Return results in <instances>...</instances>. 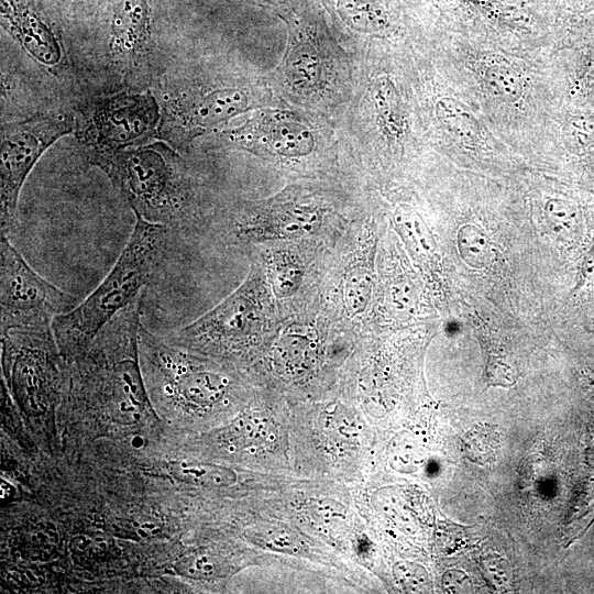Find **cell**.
<instances>
[{
	"label": "cell",
	"mask_w": 594,
	"mask_h": 594,
	"mask_svg": "<svg viewBox=\"0 0 594 594\" xmlns=\"http://www.w3.org/2000/svg\"><path fill=\"white\" fill-rule=\"evenodd\" d=\"M1 334L12 329L51 326L78 300L38 275L1 233Z\"/></svg>",
	"instance_id": "obj_5"
},
{
	"label": "cell",
	"mask_w": 594,
	"mask_h": 594,
	"mask_svg": "<svg viewBox=\"0 0 594 594\" xmlns=\"http://www.w3.org/2000/svg\"><path fill=\"white\" fill-rule=\"evenodd\" d=\"M62 8L73 13L103 10L109 0H54Z\"/></svg>",
	"instance_id": "obj_26"
},
{
	"label": "cell",
	"mask_w": 594,
	"mask_h": 594,
	"mask_svg": "<svg viewBox=\"0 0 594 594\" xmlns=\"http://www.w3.org/2000/svg\"><path fill=\"white\" fill-rule=\"evenodd\" d=\"M160 108L150 94H119L95 103L79 140L91 164L102 169L120 152L143 145L155 134Z\"/></svg>",
	"instance_id": "obj_6"
},
{
	"label": "cell",
	"mask_w": 594,
	"mask_h": 594,
	"mask_svg": "<svg viewBox=\"0 0 594 594\" xmlns=\"http://www.w3.org/2000/svg\"><path fill=\"white\" fill-rule=\"evenodd\" d=\"M287 70L296 87H314L321 74V64L316 48L309 43L295 46L287 58Z\"/></svg>",
	"instance_id": "obj_15"
},
{
	"label": "cell",
	"mask_w": 594,
	"mask_h": 594,
	"mask_svg": "<svg viewBox=\"0 0 594 594\" xmlns=\"http://www.w3.org/2000/svg\"><path fill=\"white\" fill-rule=\"evenodd\" d=\"M372 292V278L367 271L355 270L348 278L345 299L354 312L362 311L369 302Z\"/></svg>",
	"instance_id": "obj_19"
},
{
	"label": "cell",
	"mask_w": 594,
	"mask_h": 594,
	"mask_svg": "<svg viewBox=\"0 0 594 594\" xmlns=\"http://www.w3.org/2000/svg\"><path fill=\"white\" fill-rule=\"evenodd\" d=\"M72 130V120L56 113L2 125L1 233L8 235L16 228L19 195L37 160L55 141Z\"/></svg>",
	"instance_id": "obj_7"
},
{
	"label": "cell",
	"mask_w": 594,
	"mask_h": 594,
	"mask_svg": "<svg viewBox=\"0 0 594 594\" xmlns=\"http://www.w3.org/2000/svg\"><path fill=\"white\" fill-rule=\"evenodd\" d=\"M498 447V433L487 426L470 430L463 440L466 457L480 464L490 461Z\"/></svg>",
	"instance_id": "obj_18"
},
{
	"label": "cell",
	"mask_w": 594,
	"mask_h": 594,
	"mask_svg": "<svg viewBox=\"0 0 594 594\" xmlns=\"http://www.w3.org/2000/svg\"><path fill=\"white\" fill-rule=\"evenodd\" d=\"M300 278L301 272L297 265L292 263L277 264L273 275V284L277 295L293 294L297 289Z\"/></svg>",
	"instance_id": "obj_23"
},
{
	"label": "cell",
	"mask_w": 594,
	"mask_h": 594,
	"mask_svg": "<svg viewBox=\"0 0 594 594\" xmlns=\"http://www.w3.org/2000/svg\"><path fill=\"white\" fill-rule=\"evenodd\" d=\"M444 55L504 144L546 148L558 119L550 56L509 52L457 32L451 33Z\"/></svg>",
	"instance_id": "obj_1"
},
{
	"label": "cell",
	"mask_w": 594,
	"mask_h": 594,
	"mask_svg": "<svg viewBox=\"0 0 594 594\" xmlns=\"http://www.w3.org/2000/svg\"><path fill=\"white\" fill-rule=\"evenodd\" d=\"M135 217L131 237L110 273L82 302L54 318L52 329L63 349H85L107 322L144 293L161 268L169 228Z\"/></svg>",
	"instance_id": "obj_2"
},
{
	"label": "cell",
	"mask_w": 594,
	"mask_h": 594,
	"mask_svg": "<svg viewBox=\"0 0 594 594\" xmlns=\"http://www.w3.org/2000/svg\"><path fill=\"white\" fill-rule=\"evenodd\" d=\"M169 470L177 480L205 487H226L237 480L232 470L211 463L180 461L173 463Z\"/></svg>",
	"instance_id": "obj_14"
},
{
	"label": "cell",
	"mask_w": 594,
	"mask_h": 594,
	"mask_svg": "<svg viewBox=\"0 0 594 594\" xmlns=\"http://www.w3.org/2000/svg\"><path fill=\"white\" fill-rule=\"evenodd\" d=\"M442 585L446 592L461 593L471 588L468 576L461 571H448L443 575Z\"/></svg>",
	"instance_id": "obj_27"
},
{
	"label": "cell",
	"mask_w": 594,
	"mask_h": 594,
	"mask_svg": "<svg viewBox=\"0 0 594 594\" xmlns=\"http://www.w3.org/2000/svg\"><path fill=\"white\" fill-rule=\"evenodd\" d=\"M542 210L547 223L553 231L559 232L571 226L573 210L568 201L551 197L544 201Z\"/></svg>",
	"instance_id": "obj_20"
},
{
	"label": "cell",
	"mask_w": 594,
	"mask_h": 594,
	"mask_svg": "<svg viewBox=\"0 0 594 594\" xmlns=\"http://www.w3.org/2000/svg\"><path fill=\"white\" fill-rule=\"evenodd\" d=\"M446 78L431 98L438 139L454 154L491 155L506 148L491 130L477 103L444 63Z\"/></svg>",
	"instance_id": "obj_8"
},
{
	"label": "cell",
	"mask_w": 594,
	"mask_h": 594,
	"mask_svg": "<svg viewBox=\"0 0 594 594\" xmlns=\"http://www.w3.org/2000/svg\"><path fill=\"white\" fill-rule=\"evenodd\" d=\"M372 105L378 130L388 142H399L408 136L410 125L407 109L395 80L380 76L373 84Z\"/></svg>",
	"instance_id": "obj_11"
},
{
	"label": "cell",
	"mask_w": 594,
	"mask_h": 594,
	"mask_svg": "<svg viewBox=\"0 0 594 594\" xmlns=\"http://www.w3.org/2000/svg\"><path fill=\"white\" fill-rule=\"evenodd\" d=\"M282 356L286 364L296 366L302 363L307 358L308 345L306 340L304 341L298 337L286 338L282 344Z\"/></svg>",
	"instance_id": "obj_25"
},
{
	"label": "cell",
	"mask_w": 594,
	"mask_h": 594,
	"mask_svg": "<svg viewBox=\"0 0 594 594\" xmlns=\"http://www.w3.org/2000/svg\"><path fill=\"white\" fill-rule=\"evenodd\" d=\"M1 25L40 63L56 66L62 50L44 0H1Z\"/></svg>",
	"instance_id": "obj_10"
},
{
	"label": "cell",
	"mask_w": 594,
	"mask_h": 594,
	"mask_svg": "<svg viewBox=\"0 0 594 594\" xmlns=\"http://www.w3.org/2000/svg\"><path fill=\"white\" fill-rule=\"evenodd\" d=\"M135 216L164 226L178 221L186 194L173 151L162 143L118 153L103 169Z\"/></svg>",
	"instance_id": "obj_3"
},
{
	"label": "cell",
	"mask_w": 594,
	"mask_h": 594,
	"mask_svg": "<svg viewBox=\"0 0 594 594\" xmlns=\"http://www.w3.org/2000/svg\"><path fill=\"white\" fill-rule=\"evenodd\" d=\"M249 105L246 92L239 88L211 90L191 106L169 101L162 116L160 133L170 144L179 145L187 129L216 127L242 113Z\"/></svg>",
	"instance_id": "obj_9"
},
{
	"label": "cell",
	"mask_w": 594,
	"mask_h": 594,
	"mask_svg": "<svg viewBox=\"0 0 594 594\" xmlns=\"http://www.w3.org/2000/svg\"><path fill=\"white\" fill-rule=\"evenodd\" d=\"M270 148L282 156L298 157L314 150L315 139L309 129L295 121L275 123L268 134Z\"/></svg>",
	"instance_id": "obj_12"
},
{
	"label": "cell",
	"mask_w": 594,
	"mask_h": 594,
	"mask_svg": "<svg viewBox=\"0 0 594 594\" xmlns=\"http://www.w3.org/2000/svg\"><path fill=\"white\" fill-rule=\"evenodd\" d=\"M453 32L509 52L549 56L546 0H453Z\"/></svg>",
	"instance_id": "obj_4"
},
{
	"label": "cell",
	"mask_w": 594,
	"mask_h": 594,
	"mask_svg": "<svg viewBox=\"0 0 594 594\" xmlns=\"http://www.w3.org/2000/svg\"><path fill=\"white\" fill-rule=\"evenodd\" d=\"M339 12L353 29L371 34H384L389 16L383 6L373 0H340Z\"/></svg>",
	"instance_id": "obj_13"
},
{
	"label": "cell",
	"mask_w": 594,
	"mask_h": 594,
	"mask_svg": "<svg viewBox=\"0 0 594 594\" xmlns=\"http://www.w3.org/2000/svg\"><path fill=\"white\" fill-rule=\"evenodd\" d=\"M394 575L403 587L410 592H425L429 588V579L426 571L414 563H397L394 566Z\"/></svg>",
	"instance_id": "obj_21"
},
{
	"label": "cell",
	"mask_w": 594,
	"mask_h": 594,
	"mask_svg": "<svg viewBox=\"0 0 594 594\" xmlns=\"http://www.w3.org/2000/svg\"><path fill=\"white\" fill-rule=\"evenodd\" d=\"M460 256L473 268H483L493 260V251L485 232L473 223L462 226L457 235Z\"/></svg>",
	"instance_id": "obj_16"
},
{
	"label": "cell",
	"mask_w": 594,
	"mask_h": 594,
	"mask_svg": "<svg viewBox=\"0 0 594 594\" xmlns=\"http://www.w3.org/2000/svg\"><path fill=\"white\" fill-rule=\"evenodd\" d=\"M183 564L184 573L191 578L209 579L219 571L217 562L207 556L189 558Z\"/></svg>",
	"instance_id": "obj_24"
},
{
	"label": "cell",
	"mask_w": 594,
	"mask_h": 594,
	"mask_svg": "<svg viewBox=\"0 0 594 594\" xmlns=\"http://www.w3.org/2000/svg\"><path fill=\"white\" fill-rule=\"evenodd\" d=\"M394 221L402 233H405L417 251L429 253L432 251L433 243L427 226L420 216L408 206H399L394 213Z\"/></svg>",
	"instance_id": "obj_17"
},
{
	"label": "cell",
	"mask_w": 594,
	"mask_h": 594,
	"mask_svg": "<svg viewBox=\"0 0 594 594\" xmlns=\"http://www.w3.org/2000/svg\"><path fill=\"white\" fill-rule=\"evenodd\" d=\"M482 573L487 582L497 590L509 586L512 580L508 563L498 556H488L481 561Z\"/></svg>",
	"instance_id": "obj_22"
}]
</instances>
